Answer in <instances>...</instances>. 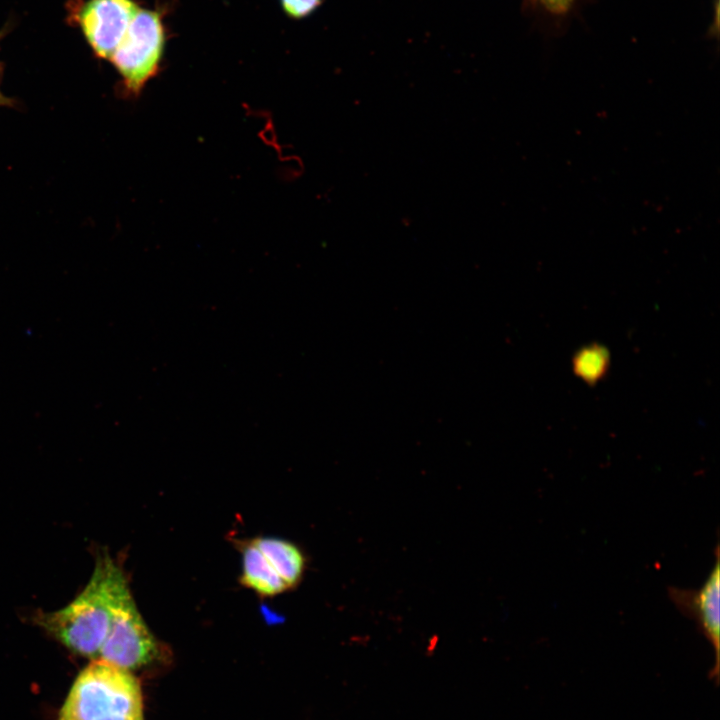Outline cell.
<instances>
[{
  "mask_svg": "<svg viewBox=\"0 0 720 720\" xmlns=\"http://www.w3.org/2000/svg\"><path fill=\"white\" fill-rule=\"evenodd\" d=\"M128 586L120 565L103 553L82 591L63 608L39 614L36 622L73 653L95 660L107 636L115 603Z\"/></svg>",
  "mask_w": 720,
  "mask_h": 720,
  "instance_id": "1",
  "label": "cell"
},
{
  "mask_svg": "<svg viewBox=\"0 0 720 720\" xmlns=\"http://www.w3.org/2000/svg\"><path fill=\"white\" fill-rule=\"evenodd\" d=\"M138 10L133 0H89L84 4L80 25L97 56L111 58Z\"/></svg>",
  "mask_w": 720,
  "mask_h": 720,
  "instance_id": "6",
  "label": "cell"
},
{
  "mask_svg": "<svg viewBox=\"0 0 720 720\" xmlns=\"http://www.w3.org/2000/svg\"><path fill=\"white\" fill-rule=\"evenodd\" d=\"M159 645L139 612L129 586L119 595L97 659L128 671L152 662Z\"/></svg>",
  "mask_w": 720,
  "mask_h": 720,
  "instance_id": "4",
  "label": "cell"
},
{
  "mask_svg": "<svg viewBox=\"0 0 720 720\" xmlns=\"http://www.w3.org/2000/svg\"><path fill=\"white\" fill-rule=\"evenodd\" d=\"M57 720H144L140 684L131 671L92 660L75 678Z\"/></svg>",
  "mask_w": 720,
  "mask_h": 720,
  "instance_id": "2",
  "label": "cell"
},
{
  "mask_svg": "<svg viewBox=\"0 0 720 720\" xmlns=\"http://www.w3.org/2000/svg\"><path fill=\"white\" fill-rule=\"evenodd\" d=\"M165 42L161 13L139 8L110 58L129 92L138 94L158 73Z\"/></svg>",
  "mask_w": 720,
  "mask_h": 720,
  "instance_id": "3",
  "label": "cell"
},
{
  "mask_svg": "<svg viewBox=\"0 0 720 720\" xmlns=\"http://www.w3.org/2000/svg\"><path fill=\"white\" fill-rule=\"evenodd\" d=\"M574 0H539V2L548 11L554 14H562L566 12Z\"/></svg>",
  "mask_w": 720,
  "mask_h": 720,
  "instance_id": "11",
  "label": "cell"
},
{
  "mask_svg": "<svg viewBox=\"0 0 720 720\" xmlns=\"http://www.w3.org/2000/svg\"><path fill=\"white\" fill-rule=\"evenodd\" d=\"M240 582L250 590L266 597L289 590L252 540L242 549Z\"/></svg>",
  "mask_w": 720,
  "mask_h": 720,
  "instance_id": "8",
  "label": "cell"
},
{
  "mask_svg": "<svg viewBox=\"0 0 720 720\" xmlns=\"http://www.w3.org/2000/svg\"><path fill=\"white\" fill-rule=\"evenodd\" d=\"M715 563L703 585L698 589L668 587V595L675 606L693 619L714 650V665L710 679L718 684L720 669V559L715 548Z\"/></svg>",
  "mask_w": 720,
  "mask_h": 720,
  "instance_id": "5",
  "label": "cell"
},
{
  "mask_svg": "<svg viewBox=\"0 0 720 720\" xmlns=\"http://www.w3.org/2000/svg\"><path fill=\"white\" fill-rule=\"evenodd\" d=\"M290 590L300 583L305 571L303 552L293 543L273 537L252 540Z\"/></svg>",
  "mask_w": 720,
  "mask_h": 720,
  "instance_id": "7",
  "label": "cell"
},
{
  "mask_svg": "<svg viewBox=\"0 0 720 720\" xmlns=\"http://www.w3.org/2000/svg\"><path fill=\"white\" fill-rule=\"evenodd\" d=\"M322 2L323 0H280V5L288 17L303 19L314 13Z\"/></svg>",
  "mask_w": 720,
  "mask_h": 720,
  "instance_id": "10",
  "label": "cell"
},
{
  "mask_svg": "<svg viewBox=\"0 0 720 720\" xmlns=\"http://www.w3.org/2000/svg\"><path fill=\"white\" fill-rule=\"evenodd\" d=\"M3 101H5V98H4V97L1 95V93H0V104H1Z\"/></svg>",
  "mask_w": 720,
  "mask_h": 720,
  "instance_id": "12",
  "label": "cell"
},
{
  "mask_svg": "<svg viewBox=\"0 0 720 720\" xmlns=\"http://www.w3.org/2000/svg\"><path fill=\"white\" fill-rule=\"evenodd\" d=\"M609 365L610 353L605 346L598 343L581 347L572 358L575 376L589 385L600 382L607 375Z\"/></svg>",
  "mask_w": 720,
  "mask_h": 720,
  "instance_id": "9",
  "label": "cell"
}]
</instances>
